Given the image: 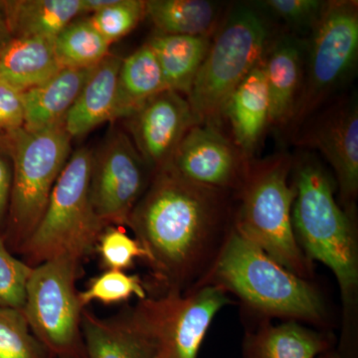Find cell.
<instances>
[{"label":"cell","mask_w":358,"mask_h":358,"mask_svg":"<svg viewBox=\"0 0 358 358\" xmlns=\"http://www.w3.org/2000/svg\"><path fill=\"white\" fill-rule=\"evenodd\" d=\"M79 296L86 308L92 301L115 305L129 301L133 296L145 300L148 294L138 275H129L124 271L105 270L91 280L88 288L79 292Z\"/></svg>","instance_id":"obj_28"},{"label":"cell","mask_w":358,"mask_h":358,"mask_svg":"<svg viewBox=\"0 0 358 358\" xmlns=\"http://www.w3.org/2000/svg\"><path fill=\"white\" fill-rule=\"evenodd\" d=\"M148 171L131 138L117 129L92 154L90 199L103 227L129 225L131 212L150 185Z\"/></svg>","instance_id":"obj_11"},{"label":"cell","mask_w":358,"mask_h":358,"mask_svg":"<svg viewBox=\"0 0 358 358\" xmlns=\"http://www.w3.org/2000/svg\"><path fill=\"white\" fill-rule=\"evenodd\" d=\"M292 224L296 242L308 260L324 263L338 280L345 308L358 286V252L355 230L336 202L329 176L319 162L303 157L294 167Z\"/></svg>","instance_id":"obj_2"},{"label":"cell","mask_w":358,"mask_h":358,"mask_svg":"<svg viewBox=\"0 0 358 358\" xmlns=\"http://www.w3.org/2000/svg\"><path fill=\"white\" fill-rule=\"evenodd\" d=\"M169 90L154 51L145 43L122 59L117 77L115 121L127 119L141 106Z\"/></svg>","instance_id":"obj_23"},{"label":"cell","mask_w":358,"mask_h":358,"mask_svg":"<svg viewBox=\"0 0 358 358\" xmlns=\"http://www.w3.org/2000/svg\"><path fill=\"white\" fill-rule=\"evenodd\" d=\"M322 334L296 324L265 326L243 343L244 358H315L329 350Z\"/></svg>","instance_id":"obj_24"},{"label":"cell","mask_w":358,"mask_h":358,"mask_svg":"<svg viewBox=\"0 0 358 358\" xmlns=\"http://www.w3.org/2000/svg\"><path fill=\"white\" fill-rule=\"evenodd\" d=\"M122 61L119 56L109 53L96 66L63 121L71 138L83 136L103 122L115 121L117 77Z\"/></svg>","instance_id":"obj_17"},{"label":"cell","mask_w":358,"mask_h":358,"mask_svg":"<svg viewBox=\"0 0 358 358\" xmlns=\"http://www.w3.org/2000/svg\"><path fill=\"white\" fill-rule=\"evenodd\" d=\"M11 38H13V36H11L8 28H7L3 18H2L1 13H0V50L10 41Z\"/></svg>","instance_id":"obj_35"},{"label":"cell","mask_w":358,"mask_h":358,"mask_svg":"<svg viewBox=\"0 0 358 358\" xmlns=\"http://www.w3.org/2000/svg\"><path fill=\"white\" fill-rule=\"evenodd\" d=\"M319 150L333 166L345 206L358 192V108L357 101L327 112L303 138Z\"/></svg>","instance_id":"obj_14"},{"label":"cell","mask_w":358,"mask_h":358,"mask_svg":"<svg viewBox=\"0 0 358 358\" xmlns=\"http://www.w3.org/2000/svg\"><path fill=\"white\" fill-rule=\"evenodd\" d=\"M268 38L267 23L256 10L239 6L231 11L186 96L197 124L219 129L228 99L262 61Z\"/></svg>","instance_id":"obj_6"},{"label":"cell","mask_w":358,"mask_h":358,"mask_svg":"<svg viewBox=\"0 0 358 358\" xmlns=\"http://www.w3.org/2000/svg\"><path fill=\"white\" fill-rule=\"evenodd\" d=\"M237 147L218 128L195 124L183 136L164 169L195 185L239 188L248 169Z\"/></svg>","instance_id":"obj_12"},{"label":"cell","mask_w":358,"mask_h":358,"mask_svg":"<svg viewBox=\"0 0 358 358\" xmlns=\"http://www.w3.org/2000/svg\"><path fill=\"white\" fill-rule=\"evenodd\" d=\"M85 358H155L150 341L127 315L101 319L88 308L82 315Z\"/></svg>","instance_id":"obj_21"},{"label":"cell","mask_w":358,"mask_h":358,"mask_svg":"<svg viewBox=\"0 0 358 358\" xmlns=\"http://www.w3.org/2000/svg\"><path fill=\"white\" fill-rule=\"evenodd\" d=\"M216 13L215 4L206 0L145 1V16L162 34L210 36Z\"/></svg>","instance_id":"obj_25"},{"label":"cell","mask_w":358,"mask_h":358,"mask_svg":"<svg viewBox=\"0 0 358 358\" xmlns=\"http://www.w3.org/2000/svg\"><path fill=\"white\" fill-rule=\"evenodd\" d=\"M223 117L229 120L238 150L244 157H250L270 124V99L263 59L228 99Z\"/></svg>","instance_id":"obj_16"},{"label":"cell","mask_w":358,"mask_h":358,"mask_svg":"<svg viewBox=\"0 0 358 358\" xmlns=\"http://www.w3.org/2000/svg\"><path fill=\"white\" fill-rule=\"evenodd\" d=\"M110 46L88 18L73 21L54 39L56 55L63 68L95 67L110 53Z\"/></svg>","instance_id":"obj_26"},{"label":"cell","mask_w":358,"mask_h":358,"mask_svg":"<svg viewBox=\"0 0 358 358\" xmlns=\"http://www.w3.org/2000/svg\"><path fill=\"white\" fill-rule=\"evenodd\" d=\"M35 338L22 310L0 308V358H51Z\"/></svg>","instance_id":"obj_27"},{"label":"cell","mask_w":358,"mask_h":358,"mask_svg":"<svg viewBox=\"0 0 358 358\" xmlns=\"http://www.w3.org/2000/svg\"><path fill=\"white\" fill-rule=\"evenodd\" d=\"M96 251L106 270L124 271L133 267L138 258L147 260L148 253L136 238L127 234L122 226H109L103 229Z\"/></svg>","instance_id":"obj_30"},{"label":"cell","mask_w":358,"mask_h":358,"mask_svg":"<svg viewBox=\"0 0 358 358\" xmlns=\"http://www.w3.org/2000/svg\"><path fill=\"white\" fill-rule=\"evenodd\" d=\"M92 154L85 148L72 152L38 225L18 250L29 267L60 257L82 263L96 251L105 227L90 199Z\"/></svg>","instance_id":"obj_4"},{"label":"cell","mask_w":358,"mask_h":358,"mask_svg":"<svg viewBox=\"0 0 358 358\" xmlns=\"http://www.w3.org/2000/svg\"><path fill=\"white\" fill-rule=\"evenodd\" d=\"M226 190L195 185L169 169L155 171L129 227L166 291L200 287L229 236Z\"/></svg>","instance_id":"obj_1"},{"label":"cell","mask_w":358,"mask_h":358,"mask_svg":"<svg viewBox=\"0 0 358 358\" xmlns=\"http://www.w3.org/2000/svg\"><path fill=\"white\" fill-rule=\"evenodd\" d=\"M61 69L54 40L13 37L0 50V80L21 92L39 86Z\"/></svg>","instance_id":"obj_19"},{"label":"cell","mask_w":358,"mask_h":358,"mask_svg":"<svg viewBox=\"0 0 358 358\" xmlns=\"http://www.w3.org/2000/svg\"><path fill=\"white\" fill-rule=\"evenodd\" d=\"M306 42L296 35H281L264 54L271 124L284 126L292 121L303 84Z\"/></svg>","instance_id":"obj_15"},{"label":"cell","mask_w":358,"mask_h":358,"mask_svg":"<svg viewBox=\"0 0 358 358\" xmlns=\"http://www.w3.org/2000/svg\"><path fill=\"white\" fill-rule=\"evenodd\" d=\"M33 268L13 256L0 236V308L22 310Z\"/></svg>","instance_id":"obj_31"},{"label":"cell","mask_w":358,"mask_h":358,"mask_svg":"<svg viewBox=\"0 0 358 358\" xmlns=\"http://www.w3.org/2000/svg\"><path fill=\"white\" fill-rule=\"evenodd\" d=\"M262 6L281 18L291 28L312 31L319 20L326 1L322 0H267Z\"/></svg>","instance_id":"obj_32"},{"label":"cell","mask_w":358,"mask_h":358,"mask_svg":"<svg viewBox=\"0 0 358 358\" xmlns=\"http://www.w3.org/2000/svg\"><path fill=\"white\" fill-rule=\"evenodd\" d=\"M306 42L303 84L292 122L299 126L350 76L358 55L357 1H326Z\"/></svg>","instance_id":"obj_10"},{"label":"cell","mask_w":358,"mask_h":358,"mask_svg":"<svg viewBox=\"0 0 358 358\" xmlns=\"http://www.w3.org/2000/svg\"><path fill=\"white\" fill-rule=\"evenodd\" d=\"M291 167L289 157H278L247 171L239 187L241 203L233 226L282 267L306 279L313 268L296 242L292 224Z\"/></svg>","instance_id":"obj_5"},{"label":"cell","mask_w":358,"mask_h":358,"mask_svg":"<svg viewBox=\"0 0 358 358\" xmlns=\"http://www.w3.org/2000/svg\"><path fill=\"white\" fill-rule=\"evenodd\" d=\"M83 358H85V357H83Z\"/></svg>","instance_id":"obj_37"},{"label":"cell","mask_w":358,"mask_h":358,"mask_svg":"<svg viewBox=\"0 0 358 358\" xmlns=\"http://www.w3.org/2000/svg\"><path fill=\"white\" fill-rule=\"evenodd\" d=\"M207 284L232 292L266 315L312 322L326 317L324 303L312 285L282 267L234 226L201 286Z\"/></svg>","instance_id":"obj_3"},{"label":"cell","mask_w":358,"mask_h":358,"mask_svg":"<svg viewBox=\"0 0 358 358\" xmlns=\"http://www.w3.org/2000/svg\"><path fill=\"white\" fill-rule=\"evenodd\" d=\"M131 140L152 173L169 164L179 143L197 124L187 99L166 90L127 117Z\"/></svg>","instance_id":"obj_13"},{"label":"cell","mask_w":358,"mask_h":358,"mask_svg":"<svg viewBox=\"0 0 358 358\" xmlns=\"http://www.w3.org/2000/svg\"><path fill=\"white\" fill-rule=\"evenodd\" d=\"M13 187V164L0 155V221L8 214Z\"/></svg>","instance_id":"obj_34"},{"label":"cell","mask_w":358,"mask_h":358,"mask_svg":"<svg viewBox=\"0 0 358 358\" xmlns=\"http://www.w3.org/2000/svg\"><path fill=\"white\" fill-rule=\"evenodd\" d=\"M230 303L227 291L207 284L140 300L127 317L150 341L155 358H199L212 320Z\"/></svg>","instance_id":"obj_8"},{"label":"cell","mask_w":358,"mask_h":358,"mask_svg":"<svg viewBox=\"0 0 358 358\" xmlns=\"http://www.w3.org/2000/svg\"><path fill=\"white\" fill-rule=\"evenodd\" d=\"M95 67L63 68L44 83L23 92V128L38 131L63 122Z\"/></svg>","instance_id":"obj_18"},{"label":"cell","mask_w":358,"mask_h":358,"mask_svg":"<svg viewBox=\"0 0 358 358\" xmlns=\"http://www.w3.org/2000/svg\"><path fill=\"white\" fill-rule=\"evenodd\" d=\"M320 358H341L338 357L336 353L331 352H327L324 353V355L322 357H320Z\"/></svg>","instance_id":"obj_36"},{"label":"cell","mask_w":358,"mask_h":358,"mask_svg":"<svg viewBox=\"0 0 358 358\" xmlns=\"http://www.w3.org/2000/svg\"><path fill=\"white\" fill-rule=\"evenodd\" d=\"M148 44L159 61L167 88L187 96L210 47V36L157 33Z\"/></svg>","instance_id":"obj_22"},{"label":"cell","mask_w":358,"mask_h":358,"mask_svg":"<svg viewBox=\"0 0 358 358\" xmlns=\"http://www.w3.org/2000/svg\"><path fill=\"white\" fill-rule=\"evenodd\" d=\"M13 164L8 228L4 241L18 252L31 236L48 204L52 190L71 155L64 124L38 131L24 128L6 134Z\"/></svg>","instance_id":"obj_7"},{"label":"cell","mask_w":358,"mask_h":358,"mask_svg":"<svg viewBox=\"0 0 358 358\" xmlns=\"http://www.w3.org/2000/svg\"><path fill=\"white\" fill-rule=\"evenodd\" d=\"M81 263L67 257L33 268L22 313L35 338L51 355L85 357L82 315L76 281Z\"/></svg>","instance_id":"obj_9"},{"label":"cell","mask_w":358,"mask_h":358,"mask_svg":"<svg viewBox=\"0 0 358 358\" xmlns=\"http://www.w3.org/2000/svg\"><path fill=\"white\" fill-rule=\"evenodd\" d=\"M145 16L143 0H110L88 20L110 45L133 31Z\"/></svg>","instance_id":"obj_29"},{"label":"cell","mask_w":358,"mask_h":358,"mask_svg":"<svg viewBox=\"0 0 358 358\" xmlns=\"http://www.w3.org/2000/svg\"><path fill=\"white\" fill-rule=\"evenodd\" d=\"M0 13L13 37L54 40L85 8L83 0H18L0 2Z\"/></svg>","instance_id":"obj_20"},{"label":"cell","mask_w":358,"mask_h":358,"mask_svg":"<svg viewBox=\"0 0 358 358\" xmlns=\"http://www.w3.org/2000/svg\"><path fill=\"white\" fill-rule=\"evenodd\" d=\"M22 94L0 80V133H11L24 126Z\"/></svg>","instance_id":"obj_33"}]
</instances>
